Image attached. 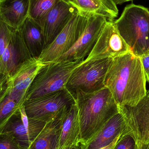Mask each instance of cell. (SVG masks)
<instances>
[{
    "label": "cell",
    "instance_id": "obj_1",
    "mask_svg": "<svg viewBox=\"0 0 149 149\" xmlns=\"http://www.w3.org/2000/svg\"><path fill=\"white\" fill-rule=\"evenodd\" d=\"M146 82L140 57L130 52L113 58L104 85L119 107H132L146 94Z\"/></svg>",
    "mask_w": 149,
    "mask_h": 149
},
{
    "label": "cell",
    "instance_id": "obj_8",
    "mask_svg": "<svg viewBox=\"0 0 149 149\" xmlns=\"http://www.w3.org/2000/svg\"><path fill=\"white\" fill-rule=\"evenodd\" d=\"M107 20L102 16L88 15L86 28L76 43L53 62L84 61L94 47Z\"/></svg>",
    "mask_w": 149,
    "mask_h": 149
},
{
    "label": "cell",
    "instance_id": "obj_28",
    "mask_svg": "<svg viewBox=\"0 0 149 149\" xmlns=\"http://www.w3.org/2000/svg\"><path fill=\"white\" fill-rule=\"evenodd\" d=\"M121 135L117 136V137L109 145H107V146H106V147H103V148H101L100 149H114L116 145L117 141H118V140L120 139V137Z\"/></svg>",
    "mask_w": 149,
    "mask_h": 149
},
{
    "label": "cell",
    "instance_id": "obj_25",
    "mask_svg": "<svg viewBox=\"0 0 149 149\" xmlns=\"http://www.w3.org/2000/svg\"><path fill=\"white\" fill-rule=\"evenodd\" d=\"M0 149H21L16 141L10 135L0 133Z\"/></svg>",
    "mask_w": 149,
    "mask_h": 149
},
{
    "label": "cell",
    "instance_id": "obj_9",
    "mask_svg": "<svg viewBox=\"0 0 149 149\" xmlns=\"http://www.w3.org/2000/svg\"><path fill=\"white\" fill-rule=\"evenodd\" d=\"M119 108L126 123L124 133L130 134L140 144H149V89L136 105Z\"/></svg>",
    "mask_w": 149,
    "mask_h": 149
},
{
    "label": "cell",
    "instance_id": "obj_3",
    "mask_svg": "<svg viewBox=\"0 0 149 149\" xmlns=\"http://www.w3.org/2000/svg\"><path fill=\"white\" fill-rule=\"evenodd\" d=\"M114 23L132 53L137 56L149 53L148 8L133 3L128 4Z\"/></svg>",
    "mask_w": 149,
    "mask_h": 149
},
{
    "label": "cell",
    "instance_id": "obj_14",
    "mask_svg": "<svg viewBox=\"0 0 149 149\" xmlns=\"http://www.w3.org/2000/svg\"><path fill=\"white\" fill-rule=\"evenodd\" d=\"M31 58L19 31L13 29L9 43L0 58V74L12 77Z\"/></svg>",
    "mask_w": 149,
    "mask_h": 149
},
{
    "label": "cell",
    "instance_id": "obj_24",
    "mask_svg": "<svg viewBox=\"0 0 149 149\" xmlns=\"http://www.w3.org/2000/svg\"><path fill=\"white\" fill-rule=\"evenodd\" d=\"M13 29L0 21V58L9 43Z\"/></svg>",
    "mask_w": 149,
    "mask_h": 149
},
{
    "label": "cell",
    "instance_id": "obj_19",
    "mask_svg": "<svg viewBox=\"0 0 149 149\" xmlns=\"http://www.w3.org/2000/svg\"><path fill=\"white\" fill-rule=\"evenodd\" d=\"M70 3L79 12L102 16L108 20H115L119 14L113 0H70Z\"/></svg>",
    "mask_w": 149,
    "mask_h": 149
},
{
    "label": "cell",
    "instance_id": "obj_23",
    "mask_svg": "<svg viewBox=\"0 0 149 149\" xmlns=\"http://www.w3.org/2000/svg\"><path fill=\"white\" fill-rule=\"evenodd\" d=\"M147 145L140 144L130 134L124 133L117 141L114 149H146Z\"/></svg>",
    "mask_w": 149,
    "mask_h": 149
},
{
    "label": "cell",
    "instance_id": "obj_18",
    "mask_svg": "<svg viewBox=\"0 0 149 149\" xmlns=\"http://www.w3.org/2000/svg\"><path fill=\"white\" fill-rule=\"evenodd\" d=\"M18 30L31 57L38 58L45 49L41 26L28 17Z\"/></svg>",
    "mask_w": 149,
    "mask_h": 149
},
{
    "label": "cell",
    "instance_id": "obj_20",
    "mask_svg": "<svg viewBox=\"0 0 149 149\" xmlns=\"http://www.w3.org/2000/svg\"><path fill=\"white\" fill-rule=\"evenodd\" d=\"M64 113L61 117L47 123L28 149H57Z\"/></svg>",
    "mask_w": 149,
    "mask_h": 149
},
{
    "label": "cell",
    "instance_id": "obj_31",
    "mask_svg": "<svg viewBox=\"0 0 149 149\" xmlns=\"http://www.w3.org/2000/svg\"><path fill=\"white\" fill-rule=\"evenodd\" d=\"M146 149H149V144L147 145Z\"/></svg>",
    "mask_w": 149,
    "mask_h": 149
},
{
    "label": "cell",
    "instance_id": "obj_27",
    "mask_svg": "<svg viewBox=\"0 0 149 149\" xmlns=\"http://www.w3.org/2000/svg\"><path fill=\"white\" fill-rule=\"evenodd\" d=\"M10 77L0 74V97L7 90Z\"/></svg>",
    "mask_w": 149,
    "mask_h": 149
},
{
    "label": "cell",
    "instance_id": "obj_29",
    "mask_svg": "<svg viewBox=\"0 0 149 149\" xmlns=\"http://www.w3.org/2000/svg\"><path fill=\"white\" fill-rule=\"evenodd\" d=\"M115 3L116 5H119V4H122L127 2L130 1H134V0H113Z\"/></svg>",
    "mask_w": 149,
    "mask_h": 149
},
{
    "label": "cell",
    "instance_id": "obj_13",
    "mask_svg": "<svg viewBox=\"0 0 149 149\" xmlns=\"http://www.w3.org/2000/svg\"><path fill=\"white\" fill-rule=\"evenodd\" d=\"M38 58H31L24 63L9 79V95L22 107L30 86L40 70L45 65Z\"/></svg>",
    "mask_w": 149,
    "mask_h": 149
},
{
    "label": "cell",
    "instance_id": "obj_6",
    "mask_svg": "<svg viewBox=\"0 0 149 149\" xmlns=\"http://www.w3.org/2000/svg\"><path fill=\"white\" fill-rule=\"evenodd\" d=\"M75 98L66 88L34 100L23 106L29 118L48 123L61 117L75 103Z\"/></svg>",
    "mask_w": 149,
    "mask_h": 149
},
{
    "label": "cell",
    "instance_id": "obj_2",
    "mask_svg": "<svg viewBox=\"0 0 149 149\" xmlns=\"http://www.w3.org/2000/svg\"><path fill=\"white\" fill-rule=\"evenodd\" d=\"M74 98L79 121V144L84 145L119 112V106L105 86L92 93L78 91Z\"/></svg>",
    "mask_w": 149,
    "mask_h": 149
},
{
    "label": "cell",
    "instance_id": "obj_11",
    "mask_svg": "<svg viewBox=\"0 0 149 149\" xmlns=\"http://www.w3.org/2000/svg\"><path fill=\"white\" fill-rule=\"evenodd\" d=\"M114 20H107L94 47L85 61L114 58L130 52L116 28Z\"/></svg>",
    "mask_w": 149,
    "mask_h": 149
},
{
    "label": "cell",
    "instance_id": "obj_22",
    "mask_svg": "<svg viewBox=\"0 0 149 149\" xmlns=\"http://www.w3.org/2000/svg\"><path fill=\"white\" fill-rule=\"evenodd\" d=\"M60 0H29V17L38 23Z\"/></svg>",
    "mask_w": 149,
    "mask_h": 149
},
{
    "label": "cell",
    "instance_id": "obj_7",
    "mask_svg": "<svg viewBox=\"0 0 149 149\" xmlns=\"http://www.w3.org/2000/svg\"><path fill=\"white\" fill-rule=\"evenodd\" d=\"M89 15L78 11L63 30L45 49L38 59L43 64L52 63L69 50L86 27Z\"/></svg>",
    "mask_w": 149,
    "mask_h": 149
},
{
    "label": "cell",
    "instance_id": "obj_30",
    "mask_svg": "<svg viewBox=\"0 0 149 149\" xmlns=\"http://www.w3.org/2000/svg\"><path fill=\"white\" fill-rule=\"evenodd\" d=\"M62 1H65L67 2L70 3V0H62Z\"/></svg>",
    "mask_w": 149,
    "mask_h": 149
},
{
    "label": "cell",
    "instance_id": "obj_21",
    "mask_svg": "<svg viewBox=\"0 0 149 149\" xmlns=\"http://www.w3.org/2000/svg\"><path fill=\"white\" fill-rule=\"evenodd\" d=\"M9 87L6 92L0 97V133L10 117L21 107L16 102L12 100L9 95Z\"/></svg>",
    "mask_w": 149,
    "mask_h": 149
},
{
    "label": "cell",
    "instance_id": "obj_33",
    "mask_svg": "<svg viewBox=\"0 0 149 149\" xmlns=\"http://www.w3.org/2000/svg\"><path fill=\"white\" fill-rule=\"evenodd\" d=\"M0 1H1V0H0Z\"/></svg>",
    "mask_w": 149,
    "mask_h": 149
},
{
    "label": "cell",
    "instance_id": "obj_4",
    "mask_svg": "<svg viewBox=\"0 0 149 149\" xmlns=\"http://www.w3.org/2000/svg\"><path fill=\"white\" fill-rule=\"evenodd\" d=\"M83 61L52 62L45 64L32 81L25 101L37 99L65 89L72 72Z\"/></svg>",
    "mask_w": 149,
    "mask_h": 149
},
{
    "label": "cell",
    "instance_id": "obj_34",
    "mask_svg": "<svg viewBox=\"0 0 149 149\" xmlns=\"http://www.w3.org/2000/svg\"></svg>",
    "mask_w": 149,
    "mask_h": 149
},
{
    "label": "cell",
    "instance_id": "obj_17",
    "mask_svg": "<svg viewBox=\"0 0 149 149\" xmlns=\"http://www.w3.org/2000/svg\"><path fill=\"white\" fill-rule=\"evenodd\" d=\"M29 0L0 1V21L18 30L29 17Z\"/></svg>",
    "mask_w": 149,
    "mask_h": 149
},
{
    "label": "cell",
    "instance_id": "obj_5",
    "mask_svg": "<svg viewBox=\"0 0 149 149\" xmlns=\"http://www.w3.org/2000/svg\"><path fill=\"white\" fill-rule=\"evenodd\" d=\"M113 58L83 61L73 70L66 88L74 97L78 91L92 93L104 87V81Z\"/></svg>",
    "mask_w": 149,
    "mask_h": 149
},
{
    "label": "cell",
    "instance_id": "obj_12",
    "mask_svg": "<svg viewBox=\"0 0 149 149\" xmlns=\"http://www.w3.org/2000/svg\"><path fill=\"white\" fill-rule=\"evenodd\" d=\"M78 11L71 3L60 0L38 23L42 28L45 48L55 39Z\"/></svg>",
    "mask_w": 149,
    "mask_h": 149
},
{
    "label": "cell",
    "instance_id": "obj_26",
    "mask_svg": "<svg viewBox=\"0 0 149 149\" xmlns=\"http://www.w3.org/2000/svg\"><path fill=\"white\" fill-rule=\"evenodd\" d=\"M141 59L146 81L149 83V53L139 56Z\"/></svg>",
    "mask_w": 149,
    "mask_h": 149
},
{
    "label": "cell",
    "instance_id": "obj_16",
    "mask_svg": "<svg viewBox=\"0 0 149 149\" xmlns=\"http://www.w3.org/2000/svg\"><path fill=\"white\" fill-rule=\"evenodd\" d=\"M80 131L79 113L75 102L64 114L57 149H72L79 146Z\"/></svg>",
    "mask_w": 149,
    "mask_h": 149
},
{
    "label": "cell",
    "instance_id": "obj_10",
    "mask_svg": "<svg viewBox=\"0 0 149 149\" xmlns=\"http://www.w3.org/2000/svg\"><path fill=\"white\" fill-rule=\"evenodd\" d=\"M46 124L45 122L29 118L22 106L9 119L1 133L11 136L21 149H28Z\"/></svg>",
    "mask_w": 149,
    "mask_h": 149
},
{
    "label": "cell",
    "instance_id": "obj_32",
    "mask_svg": "<svg viewBox=\"0 0 149 149\" xmlns=\"http://www.w3.org/2000/svg\"></svg>",
    "mask_w": 149,
    "mask_h": 149
},
{
    "label": "cell",
    "instance_id": "obj_15",
    "mask_svg": "<svg viewBox=\"0 0 149 149\" xmlns=\"http://www.w3.org/2000/svg\"><path fill=\"white\" fill-rule=\"evenodd\" d=\"M126 130V123L120 112L112 116L102 127L98 133L79 149H100L109 145Z\"/></svg>",
    "mask_w": 149,
    "mask_h": 149
}]
</instances>
